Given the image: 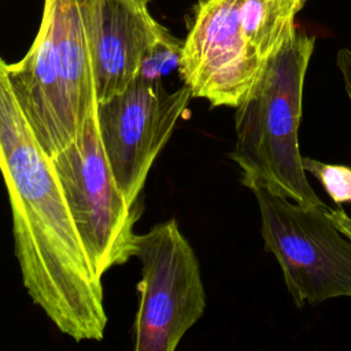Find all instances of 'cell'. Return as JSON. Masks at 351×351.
<instances>
[{"mask_svg": "<svg viewBox=\"0 0 351 351\" xmlns=\"http://www.w3.org/2000/svg\"><path fill=\"white\" fill-rule=\"evenodd\" d=\"M0 166L12 214L22 282L52 324L75 341H100L103 285L51 159L0 77Z\"/></svg>", "mask_w": 351, "mask_h": 351, "instance_id": "1", "label": "cell"}, {"mask_svg": "<svg viewBox=\"0 0 351 351\" xmlns=\"http://www.w3.org/2000/svg\"><path fill=\"white\" fill-rule=\"evenodd\" d=\"M93 269L103 277L134 256V223L141 202L130 206L108 166L97 111L78 140L51 159Z\"/></svg>", "mask_w": 351, "mask_h": 351, "instance_id": "7", "label": "cell"}, {"mask_svg": "<svg viewBox=\"0 0 351 351\" xmlns=\"http://www.w3.org/2000/svg\"><path fill=\"white\" fill-rule=\"evenodd\" d=\"M314 47V36L296 30L270 60L234 108L236 141L229 154L244 186H265L307 207L325 204L307 180L299 149L303 86Z\"/></svg>", "mask_w": 351, "mask_h": 351, "instance_id": "4", "label": "cell"}, {"mask_svg": "<svg viewBox=\"0 0 351 351\" xmlns=\"http://www.w3.org/2000/svg\"><path fill=\"white\" fill-rule=\"evenodd\" d=\"M303 167L319 181L326 195L337 206L351 203V167L325 163L308 156H303Z\"/></svg>", "mask_w": 351, "mask_h": 351, "instance_id": "10", "label": "cell"}, {"mask_svg": "<svg viewBox=\"0 0 351 351\" xmlns=\"http://www.w3.org/2000/svg\"><path fill=\"white\" fill-rule=\"evenodd\" d=\"M182 41L177 40L167 32L145 56L138 75L147 80H162L163 75L178 69Z\"/></svg>", "mask_w": 351, "mask_h": 351, "instance_id": "11", "label": "cell"}, {"mask_svg": "<svg viewBox=\"0 0 351 351\" xmlns=\"http://www.w3.org/2000/svg\"><path fill=\"white\" fill-rule=\"evenodd\" d=\"M134 256L141 265L134 350L174 351L206 310L197 256L176 219L137 234Z\"/></svg>", "mask_w": 351, "mask_h": 351, "instance_id": "6", "label": "cell"}, {"mask_svg": "<svg viewBox=\"0 0 351 351\" xmlns=\"http://www.w3.org/2000/svg\"><path fill=\"white\" fill-rule=\"evenodd\" d=\"M308 0H197L178 74L193 97L236 108L296 33Z\"/></svg>", "mask_w": 351, "mask_h": 351, "instance_id": "3", "label": "cell"}, {"mask_svg": "<svg viewBox=\"0 0 351 351\" xmlns=\"http://www.w3.org/2000/svg\"><path fill=\"white\" fill-rule=\"evenodd\" d=\"M147 0H92L88 12L90 59L99 103L122 93L138 75L151 48L169 32Z\"/></svg>", "mask_w": 351, "mask_h": 351, "instance_id": "9", "label": "cell"}, {"mask_svg": "<svg viewBox=\"0 0 351 351\" xmlns=\"http://www.w3.org/2000/svg\"><path fill=\"white\" fill-rule=\"evenodd\" d=\"M259 207L265 248L274 255L298 307L351 298V237L330 208L303 206L265 186L251 189Z\"/></svg>", "mask_w": 351, "mask_h": 351, "instance_id": "5", "label": "cell"}, {"mask_svg": "<svg viewBox=\"0 0 351 351\" xmlns=\"http://www.w3.org/2000/svg\"><path fill=\"white\" fill-rule=\"evenodd\" d=\"M330 213H332V217H333L335 222L341 229V232L346 233L348 237H351V217L344 210H341L340 207L330 208Z\"/></svg>", "mask_w": 351, "mask_h": 351, "instance_id": "13", "label": "cell"}, {"mask_svg": "<svg viewBox=\"0 0 351 351\" xmlns=\"http://www.w3.org/2000/svg\"><path fill=\"white\" fill-rule=\"evenodd\" d=\"M192 90L173 92L162 80H136L119 95L99 103V133L114 180L133 206L140 202L147 176L188 108Z\"/></svg>", "mask_w": 351, "mask_h": 351, "instance_id": "8", "label": "cell"}, {"mask_svg": "<svg viewBox=\"0 0 351 351\" xmlns=\"http://www.w3.org/2000/svg\"><path fill=\"white\" fill-rule=\"evenodd\" d=\"M147 1H149V3H151V1H152V0H147Z\"/></svg>", "mask_w": 351, "mask_h": 351, "instance_id": "14", "label": "cell"}, {"mask_svg": "<svg viewBox=\"0 0 351 351\" xmlns=\"http://www.w3.org/2000/svg\"><path fill=\"white\" fill-rule=\"evenodd\" d=\"M90 1L44 0L26 55L15 63L0 62V77L49 159L78 140L97 111L88 34Z\"/></svg>", "mask_w": 351, "mask_h": 351, "instance_id": "2", "label": "cell"}, {"mask_svg": "<svg viewBox=\"0 0 351 351\" xmlns=\"http://www.w3.org/2000/svg\"><path fill=\"white\" fill-rule=\"evenodd\" d=\"M336 67L340 73L346 96L351 103V49L350 48L339 49L336 55Z\"/></svg>", "mask_w": 351, "mask_h": 351, "instance_id": "12", "label": "cell"}]
</instances>
